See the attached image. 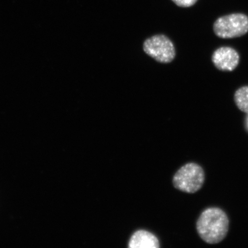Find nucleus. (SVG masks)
<instances>
[{"label":"nucleus","instance_id":"1","mask_svg":"<svg viewBox=\"0 0 248 248\" xmlns=\"http://www.w3.org/2000/svg\"><path fill=\"white\" fill-rule=\"evenodd\" d=\"M229 221L226 214L219 208L212 207L202 213L197 223L200 236L210 244L220 243L229 231Z\"/></svg>","mask_w":248,"mask_h":248},{"label":"nucleus","instance_id":"6","mask_svg":"<svg viewBox=\"0 0 248 248\" xmlns=\"http://www.w3.org/2000/svg\"><path fill=\"white\" fill-rule=\"evenodd\" d=\"M130 248H158L160 243L154 234L144 230L136 231L129 241Z\"/></svg>","mask_w":248,"mask_h":248},{"label":"nucleus","instance_id":"3","mask_svg":"<svg viewBox=\"0 0 248 248\" xmlns=\"http://www.w3.org/2000/svg\"><path fill=\"white\" fill-rule=\"evenodd\" d=\"M216 35L222 39L241 37L248 32V17L243 14H232L219 17L213 26Z\"/></svg>","mask_w":248,"mask_h":248},{"label":"nucleus","instance_id":"2","mask_svg":"<svg viewBox=\"0 0 248 248\" xmlns=\"http://www.w3.org/2000/svg\"><path fill=\"white\" fill-rule=\"evenodd\" d=\"M204 181V172L198 164L190 163L182 166L173 178V185L178 190L187 193L200 190Z\"/></svg>","mask_w":248,"mask_h":248},{"label":"nucleus","instance_id":"4","mask_svg":"<svg viewBox=\"0 0 248 248\" xmlns=\"http://www.w3.org/2000/svg\"><path fill=\"white\" fill-rule=\"evenodd\" d=\"M143 49L145 53L160 63H170L175 57L174 45L164 35H155L147 39L144 43Z\"/></svg>","mask_w":248,"mask_h":248},{"label":"nucleus","instance_id":"8","mask_svg":"<svg viewBox=\"0 0 248 248\" xmlns=\"http://www.w3.org/2000/svg\"><path fill=\"white\" fill-rule=\"evenodd\" d=\"M172 1L178 7L188 8L194 5L198 0H172Z\"/></svg>","mask_w":248,"mask_h":248},{"label":"nucleus","instance_id":"5","mask_svg":"<svg viewBox=\"0 0 248 248\" xmlns=\"http://www.w3.org/2000/svg\"><path fill=\"white\" fill-rule=\"evenodd\" d=\"M212 60L219 70L232 71L239 64L240 55L234 49L229 46H222L214 52Z\"/></svg>","mask_w":248,"mask_h":248},{"label":"nucleus","instance_id":"9","mask_svg":"<svg viewBox=\"0 0 248 248\" xmlns=\"http://www.w3.org/2000/svg\"><path fill=\"white\" fill-rule=\"evenodd\" d=\"M247 127H248V119H247Z\"/></svg>","mask_w":248,"mask_h":248},{"label":"nucleus","instance_id":"7","mask_svg":"<svg viewBox=\"0 0 248 248\" xmlns=\"http://www.w3.org/2000/svg\"><path fill=\"white\" fill-rule=\"evenodd\" d=\"M234 99L237 108L248 114V86L238 89L235 93Z\"/></svg>","mask_w":248,"mask_h":248}]
</instances>
